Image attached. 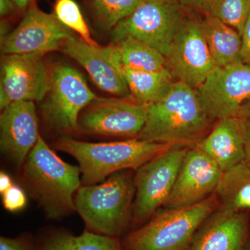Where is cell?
Wrapping results in <instances>:
<instances>
[{
	"label": "cell",
	"mask_w": 250,
	"mask_h": 250,
	"mask_svg": "<svg viewBox=\"0 0 250 250\" xmlns=\"http://www.w3.org/2000/svg\"><path fill=\"white\" fill-rule=\"evenodd\" d=\"M215 122L196 89L174 81L160 99L148 106L147 121L138 138L174 147H192L208 134Z\"/></svg>",
	"instance_id": "cell-1"
},
{
	"label": "cell",
	"mask_w": 250,
	"mask_h": 250,
	"mask_svg": "<svg viewBox=\"0 0 250 250\" xmlns=\"http://www.w3.org/2000/svg\"><path fill=\"white\" fill-rule=\"evenodd\" d=\"M23 167L24 185L47 218L59 220L76 211L75 194L82 186L80 166L62 161L40 135Z\"/></svg>",
	"instance_id": "cell-2"
},
{
	"label": "cell",
	"mask_w": 250,
	"mask_h": 250,
	"mask_svg": "<svg viewBox=\"0 0 250 250\" xmlns=\"http://www.w3.org/2000/svg\"><path fill=\"white\" fill-rule=\"evenodd\" d=\"M134 197V174L119 171L101 184L82 185L75 194V209L85 229L120 239L131 226Z\"/></svg>",
	"instance_id": "cell-3"
},
{
	"label": "cell",
	"mask_w": 250,
	"mask_h": 250,
	"mask_svg": "<svg viewBox=\"0 0 250 250\" xmlns=\"http://www.w3.org/2000/svg\"><path fill=\"white\" fill-rule=\"evenodd\" d=\"M174 146L135 138L105 143H88L62 136L54 147L79 163L83 186L103 182L119 171L136 170L158 154Z\"/></svg>",
	"instance_id": "cell-4"
},
{
	"label": "cell",
	"mask_w": 250,
	"mask_h": 250,
	"mask_svg": "<svg viewBox=\"0 0 250 250\" xmlns=\"http://www.w3.org/2000/svg\"><path fill=\"white\" fill-rule=\"evenodd\" d=\"M215 195L192 207L159 210L149 220L126 233L125 250H190L202 223L218 208Z\"/></svg>",
	"instance_id": "cell-5"
},
{
	"label": "cell",
	"mask_w": 250,
	"mask_h": 250,
	"mask_svg": "<svg viewBox=\"0 0 250 250\" xmlns=\"http://www.w3.org/2000/svg\"><path fill=\"white\" fill-rule=\"evenodd\" d=\"M98 98L80 72L59 64L49 72V88L41 112L51 129L69 136L80 131L81 113Z\"/></svg>",
	"instance_id": "cell-6"
},
{
	"label": "cell",
	"mask_w": 250,
	"mask_h": 250,
	"mask_svg": "<svg viewBox=\"0 0 250 250\" xmlns=\"http://www.w3.org/2000/svg\"><path fill=\"white\" fill-rule=\"evenodd\" d=\"M188 148L172 147L136 170L132 229L147 223L170 196Z\"/></svg>",
	"instance_id": "cell-7"
},
{
	"label": "cell",
	"mask_w": 250,
	"mask_h": 250,
	"mask_svg": "<svg viewBox=\"0 0 250 250\" xmlns=\"http://www.w3.org/2000/svg\"><path fill=\"white\" fill-rule=\"evenodd\" d=\"M183 8L179 0H143L131 16L112 29L113 43L132 38L166 57L184 18Z\"/></svg>",
	"instance_id": "cell-8"
},
{
	"label": "cell",
	"mask_w": 250,
	"mask_h": 250,
	"mask_svg": "<svg viewBox=\"0 0 250 250\" xmlns=\"http://www.w3.org/2000/svg\"><path fill=\"white\" fill-rule=\"evenodd\" d=\"M174 80L197 89L216 67L206 42L202 21L184 16L166 56Z\"/></svg>",
	"instance_id": "cell-9"
},
{
	"label": "cell",
	"mask_w": 250,
	"mask_h": 250,
	"mask_svg": "<svg viewBox=\"0 0 250 250\" xmlns=\"http://www.w3.org/2000/svg\"><path fill=\"white\" fill-rule=\"evenodd\" d=\"M148 114V106L129 98H98L79 118L80 131L105 137H139Z\"/></svg>",
	"instance_id": "cell-10"
},
{
	"label": "cell",
	"mask_w": 250,
	"mask_h": 250,
	"mask_svg": "<svg viewBox=\"0 0 250 250\" xmlns=\"http://www.w3.org/2000/svg\"><path fill=\"white\" fill-rule=\"evenodd\" d=\"M72 32L54 14H47L32 4L18 27L2 39L1 52L3 55L35 54L43 56L62 48L65 41L74 36Z\"/></svg>",
	"instance_id": "cell-11"
},
{
	"label": "cell",
	"mask_w": 250,
	"mask_h": 250,
	"mask_svg": "<svg viewBox=\"0 0 250 250\" xmlns=\"http://www.w3.org/2000/svg\"><path fill=\"white\" fill-rule=\"evenodd\" d=\"M196 90L214 121L236 117L250 98V66L241 62L216 67Z\"/></svg>",
	"instance_id": "cell-12"
},
{
	"label": "cell",
	"mask_w": 250,
	"mask_h": 250,
	"mask_svg": "<svg viewBox=\"0 0 250 250\" xmlns=\"http://www.w3.org/2000/svg\"><path fill=\"white\" fill-rule=\"evenodd\" d=\"M35 54H4L1 62L0 108L20 101H42L49 88V72Z\"/></svg>",
	"instance_id": "cell-13"
},
{
	"label": "cell",
	"mask_w": 250,
	"mask_h": 250,
	"mask_svg": "<svg viewBox=\"0 0 250 250\" xmlns=\"http://www.w3.org/2000/svg\"><path fill=\"white\" fill-rule=\"evenodd\" d=\"M224 172L211 159L195 146L188 148L166 208L196 205L214 195Z\"/></svg>",
	"instance_id": "cell-14"
},
{
	"label": "cell",
	"mask_w": 250,
	"mask_h": 250,
	"mask_svg": "<svg viewBox=\"0 0 250 250\" xmlns=\"http://www.w3.org/2000/svg\"><path fill=\"white\" fill-rule=\"evenodd\" d=\"M0 131L1 152L22 167L40 136L34 102H16L1 110Z\"/></svg>",
	"instance_id": "cell-15"
},
{
	"label": "cell",
	"mask_w": 250,
	"mask_h": 250,
	"mask_svg": "<svg viewBox=\"0 0 250 250\" xmlns=\"http://www.w3.org/2000/svg\"><path fill=\"white\" fill-rule=\"evenodd\" d=\"M250 238V213L218 207L197 230L190 250H245Z\"/></svg>",
	"instance_id": "cell-16"
},
{
	"label": "cell",
	"mask_w": 250,
	"mask_h": 250,
	"mask_svg": "<svg viewBox=\"0 0 250 250\" xmlns=\"http://www.w3.org/2000/svg\"><path fill=\"white\" fill-rule=\"evenodd\" d=\"M60 49L80 64L100 89L119 98L131 97L127 85L111 60L106 46L89 45L80 37L74 36L65 41Z\"/></svg>",
	"instance_id": "cell-17"
},
{
	"label": "cell",
	"mask_w": 250,
	"mask_h": 250,
	"mask_svg": "<svg viewBox=\"0 0 250 250\" xmlns=\"http://www.w3.org/2000/svg\"><path fill=\"white\" fill-rule=\"evenodd\" d=\"M195 147L209 156L224 172L246 160V148L236 117L217 120Z\"/></svg>",
	"instance_id": "cell-18"
},
{
	"label": "cell",
	"mask_w": 250,
	"mask_h": 250,
	"mask_svg": "<svg viewBox=\"0 0 250 250\" xmlns=\"http://www.w3.org/2000/svg\"><path fill=\"white\" fill-rule=\"evenodd\" d=\"M202 25L215 66L224 67L243 62L242 37L236 29L208 15L202 20Z\"/></svg>",
	"instance_id": "cell-19"
},
{
	"label": "cell",
	"mask_w": 250,
	"mask_h": 250,
	"mask_svg": "<svg viewBox=\"0 0 250 250\" xmlns=\"http://www.w3.org/2000/svg\"><path fill=\"white\" fill-rule=\"evenodd\" d=\"M106 47L113 62L126 68L148 72L168 70L164 54L132 38H126Z\"/></svg>",
	"instance_id": "cell-20"
},
{
	"label": "cell",
	"mask_w": 250,
	"mask_h": 250,
	"mask_svg": "<svg viewBox=\"0 0 250 250\" xmlns=\"http://www.w3.org/2000/svg\"><path fill=\"white\" fill-rule=\"evenodd\" d=\"M36 250H125L119 238L97 234L85 229L75 236L63 229H52L36 239Z\"/></svg>",
	"instance_id": "cell-21"
},
{
	"label": "cell",
	"mask_w": 250,
	"mask_h": 250,
	"mask_svg": "<svg viewBox=\"0 0 250 250\" xmlns=\"http://www.w3.org/2000/svg\"><path fill=\"white\" fill-rule=\"evenodd\" d=\"M215 195L218 208L236 213L250 211V163L243 161L224 172Z\"/></svg>",
	"instance_id": "cell-22"
},
{
	"label": "cell",
	"mask_w": 250,
	"mask_h": 250,
	"mask_svg": "<svg viewBox=\"0 0 250 250\" xmlns=\"http://www.w3.org/2000/svg\"><path fill=\"white\" fill-rule=\"evenodd\" d=\"M114 64L127 85L131 98L146 106L160 99L174 82L168 70L157 72H141Z\"/></svg>",
	"instance_id": "cell-23"
},
{
	"label": "cell",
	"mask_w": 250,
	"mask_h": 250,
	"mask_svg": "<svg viewBox=\"0 0 250 250\" xmlns=\"http://www.w3.org/2000/svg\"><path fill=\"white\" fill-rule=\"evenodd\" d=\"M204 11L236 29L241 36L250 13V0H210Z\"/></svg>",
	"instance_id": "cell-24"
},
{
	"label": "cell",
	"mask_w": 250,
	"mask_h": 250,
	"mask_svg": "<svg viewBox=\"0 0 250 250\" xmlns=\"http://www.w3.org/2000/svg\"><path fill=\"white\" fill-rule=\"evenodd\" d=\"M143 0H91L95 15L103 27L113 29L118 23L129 17Z\"/></svg>",
	"instance_id": "cell-25"
},
{
	"label": "cell",
	"mask_w": 250,
	"mask_h": 250,
	"mask_svg": "<svg viewBox=\"0 0 250 250\" xmlns=\"http://www.w3.org/2000/svg\"><path fill=\"white\" fill-rule=\"evenodd\" d=\"M54 16L70 30L76 32L89 45H100L91 37L89 28L85 22L79 5L74 0H56Z\"/></svg>",
	"instance_id": "cell-26"
},
{
	"label": "cell",
	"mask_w": 250,
	"mask_h": 250,
	"mask_svg": "<svg viewBox=\"0 0 250 250\" xmlns=\"http://www.w3.org/2000/svg\"><path fill=\"white\" fill-rule=\"evenodd\" d=\"M2 195L3 205L6 210L11 212L19 211L27 205V199L24 190L14 184Z\"/></svg>",
	"instance_id": "cell-27"
},
{
	"label": "cell",
	"mask_w": 250,
	"mask_h": 250,
	"mask_svg": "<svg viewBox=\"0 0 250 250\" xmlns=\"http://www.w3.org/2000/svg\"><path fill=\"white\" fill-rule=\"evenodd\" d=\"M236 118L246 148V161L250 163V98L242 105Z\"/></svg>",
	"instance_id": "cell-28"
},
{
	"label": "cell",
	"mask_w": 250,
	"mask_h": 250,
	"mask_svg": "<svg viewBox=\"0 0 250 250\" xmlns=\"http://www.w3.org/2000/svg\"><path fill=\"white\" fill-rule=\"evenodd\" d=\"M0 250H36V239L28 233L16 238L0 237Z\"/></svg>",
	"instance_id": "cell-29"
},
{
	"label": "cell",
	"mask_w": 250,
	"mask_h": 250,
	"mask_svg": "<svg viewBox=\"0 0 250 250\" xmlns=\"http://www.w3.org/2000/svg\"><path fill=\"white\" fill-rule=\"evenodd\" d=\"M242 61L250 66V13L242 33Z\"/></svg>",
	"instance_id": "cell-30"
},
{
	"label": "cell",
	"mask_w": 250,
	"mask_h": 250,
	"mask_svg": "<svg viewBox=\"0 0 250 250\" xmlns=\"http://www.w3.org/2000/svg\"><path fill=\"white\" fill-rule=\"evenodd\" d=\"M183 7L192 9L205 10L210 0H179Z\"/></svg>",
	"instance_id": "cell-31"
},
{
	"label": "cell",
	"mask_w": 250,
	"mask_h": 250,
	"mask_svg": "<svg viewBox=\"0 0 250 250\" xmlns=\"http://www.w3.org/2000/svg\"><path fill=\"white\" fill-rule=\"evenodd\" d=\"M17 8L12 0H0V14L1 16H7Z\"/></svg>",
	"instance_id": "cell-32"
},
{
	"label": "cell",
	"mask_w": 250,
	"mask_h": 250,
	"mask_svg": "<svg viewBox=\"0 0 250 250\" xmlns=\"http://www.w3.org/2000/svg\"><path fill=\"white\" fill-rule=\"evenodd\" d=\"M13 185H14V183H13L11 177L6 172L1 171L0 173V192L1 194L4 193L6 190H9Z\"/></svg>",
	"instance_id": "cell-33"
},
{
	"label": "cell",
	"mask_w": 250,
	"mask_h": 250,
	"mask_svg": "<svg viewBox=\"0 0 250 250\" xmlns=\"http://www.w3.org/2000/svg\"><path fill=\"white\" fill-rule=\"evenodd\" d=\"M12 1H14L18 9L23 10L29 6L31 0H12Z\"/></svg>",
	"instance_id": "cell-34"
},
{
	"label": "cell",
	"mask_w": 250,
	"mask_h": 250,
	"mask_svg": "<svg viewBox=\"0 0 250 250\" xmlns=\"http://www.w3.org/2000/svg\"><path fill=\"white\" fill-rule=\"evenodd\" d=\"M245 250H250V238L249 241L248 242V243H247L246 248Z\"/></svg>",
	"instance_id": "cell-35"
}]
</instances>
